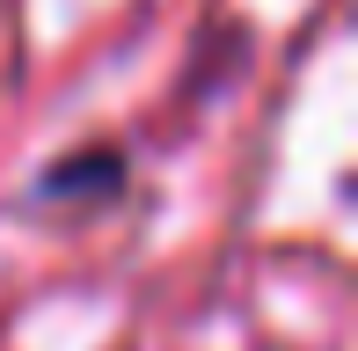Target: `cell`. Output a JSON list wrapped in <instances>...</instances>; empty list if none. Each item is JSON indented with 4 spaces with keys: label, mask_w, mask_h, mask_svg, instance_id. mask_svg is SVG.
<instances>
[{
    "label": "cell",
    "mask_w": 358,
    "mask_h": 351,
    "mask_svg": "<svg viewBox=\"0 0 358 351\" xmlns=\"http://www.w3.org/2000/svg\"><path fill=\"white\" fill-rule=\"evenodd\" d=\"M124 183V162L117 154H80V162H59L52 176L37 183V198H73V190H117Z\"/></svg>",
    "instance_id": "cell-1"
}]
</instances>
